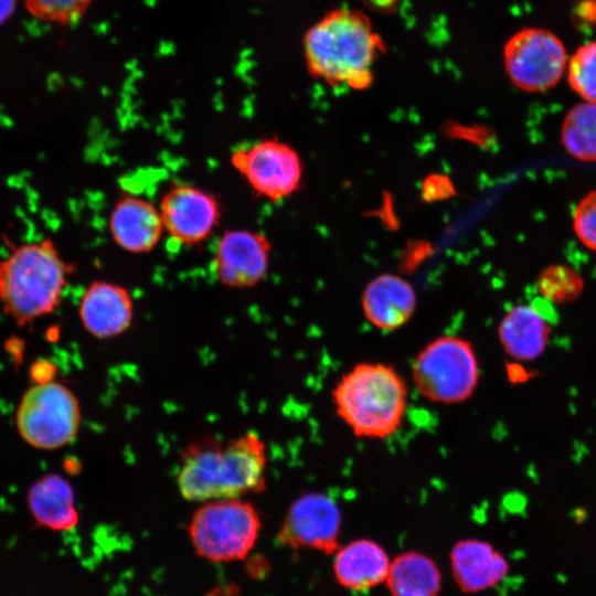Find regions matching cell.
<instances>
[{"instance_id": "6da1fadb", "label": "cell", "mask_w": 596, "mask_h": 596, "mask_svg": "<svg viewBox=\"0 0 596 596\" xmlns=\"http://www.w3.org/2000/svg\"><path fill=\"white\" fill-rule=\"evenodd\" d=\"M304 57L308 73L329 86L354 91L369 88L375 62L385 43L369 17L360 10L337 8L305 33Z\"/></svg>"}, {"instance_id": "7a4b0ae2", "label": "cell", "mask_w": 596, "mask_h": 596, "mask_svg": "<svg viewBox=\"0 0 596 596\" xmlns=\"http://www.w3.org/2000/svg\"><path fill=\"white\" fill-rule=\"evenodd\" d=\"M266 462L265 443L254 433L224 444L200 440L184 450L177 485L189 501L242 498L265 489Z\"/></svg>"}, {"instance_id": "3957f363", "label": "cell", "mask_w": 596, "mask_h": 596, "mask_svg": "<svg viewBox=\"0 0 596 596\" xmlns=\"http://www.w3.org/2000/svg\"><path fill=\"white\" fill-rule=\"evenodd\" d=\"M74 273L54 242L49 238L15 246L0 259V305L3 312L23 327L51 315L60 306Z\"/></svg>"}, {"instance_id": "277c9868", "label": "cell", "mask_w": 596, "mask_h": 596, "mask_svg": "<svg viewBox=\"0 0 596 596\" xmlns=\"http://www.w3.org/2000/svg\"><path fill=\"white\" fill-rule=\"evenodd\" d=\"M340 419L360 438L383 439L401 426L407 407V385L391 365L355 364L332 390Z\"/></svg>"}, {"instance_id": "5b68a950", "label": "cell", "mask_w": 596, "mask_h": 596, "mask_svg": "<svg viewBox=\"0 0 596 596\" xmlns=\"http://www.w3.org/2000/svg\"><path fill=\"white\" fill-rule=\"evenodd\" d=\"M412 375L422 396L451 405L472 396L480 380V368L468 340L441 336L417 353L412 363Z\"/></svg>"}, {"instance_id": "8992f818", "label": "cell", "mask_w": 596, "mask_h": 596, "mask_svg": "<svg viewBox=\"0 0 596 596\" xmlns=\"http://www.w3.org/2000/svg\"><path fill=\"white\" fill-rule=\"evenodd\" d=\"M262 521L242 498L206 501L193 513L189 535L195 552L213 562L244 558L257 541Z\"/></svg>"}, {"instance_id": "52a82bcc", "label": "cell", "mask_w": 596, "mask_h": 596, "mask_svg": "<svg viewBox=\"0 0 596 596\" xmlns=\"http://www.w3.org/2000/svg\"><path fill=\"white\" fill-rule=\"evenodd\" d=\"M15 422L29 445L52 450L74 439L81 424V408L68 387L51 380L41 381L24 393Z\"/></svg>"}, {"instance_id": "ba28073f", "label": "cell", "mask_w": 596, "mask_h": 596, "mask_svg": "<svg viewBox=\"0 0 596 596\" xmlns=\"http://www.w3.org/2000/svg\"><path fill=\"white\" fill-rule=\"evenodd\" d=\"M568 55L563 41L552 31L529 26L512 34L502 52L510 82L526 93H544L565 77Z\"/></svg>"}, {"instance_id": "9c48e42d", "label": "cell", "mask_w": 596, "mask_h": 596, "mask_svg": "<svg viewBox=\"0 0 596 596\" xmlns=\"http://www.w3.org/2000/svg\"><path fill=\"white\" fill-rule=\"evenodd\" d=\"M228 160L251 190L266 200H284L300 187L301 158L294 147L278 138L235 148Z\"/></svg>"}, {"instance_id": "30bf717a", "label": "cell", "mask_w": 596, "mask_h": 596, "mask_svg": "<svg viewBox=\"0 0 596 596\" xmlns=\"http://www.w3.org/2000/svg\"><path fill=\"white\" fill-rule=\"evenodd\" d=\"M164 233L184 246H196L207 241L222 220L219 198L194 184H171L158 204Z\"/></svg>"}, {"instance_id": "8fae6325", "label": "cell", "mask_w": 596, "mask_h": 596, "mask_svg": "<svg viewBox=\"0 0 596 596\" xmlns=\"http://www.w3.org/2000/svg\"><path fill=\"white\" fill-rule=\"evenodd\" d=\"M341 512L337 502L322 492H308L289 507L277 534L281 545L333 554L339 549Z\"/></svg>"}, {"instance_id": "7c38bea8", "label": "cell", "mask_w": 596, "mask_h": 596, "mask_svg": "<svg viewBox=\"0 0 596 596\" xmlns=\"http://www.w3.org/2000/svg\"><path fill=\"white\" fill-rule=\"evenodd\" d=\"M272 254L270 241L249 228H227L219 237L211 262L212 273L222 286L248 289L267 275Z\"/></svg>"}, {"instance_id": "4fadbf2b", "label": "cell", "mask_w": 596, "mask_h": 596, "mask_svg": "<svg viewBox=\"0 0 596 596\" xmlns=\"http://www.w3.org/2000/svg\"><path fill=\"white\" fill-rule=\"evenodd\" d=\"M134 315L131 292L125 286L110 280L91 281L78 304V316L84 329L98 339H109L124 333L131 326Z\"/></svg>"}, {"instance_id": "5bb4252c", "label": "cell", "mask_w": 596, "mask_h": 596, "mask_svg": "<svg viewBox=\"0 0 596 596\" xmlns=\"http://www.w3.org/2000/svg\"><path fill=\"white\" fill-rule=\"evenodd\" d=\"M108 231L120 249L141 255L158 246L164 227L158 205L141 196L126 194L111 206Z\"/></svg>"}, {"instance_id": "9a60e30c", "label": "cell", "mask_w": 596, "mask_h": 596, "mask_svg": "<svg viewBox=\"0 0 596 596\" xmlns=\"http://www.w3.org/2000/svg\"><path fill=\"white\" fill-rule=\"evenodd\" d=\"M416 294L404 278L381 274L372 279L362 295V310L368 321L382 331L403 327L414 315Z\"/></svg>"}, {"instance_id": "2e32d148", "label": "cell", "mask_w": 596, "mask_h": 596, "mask_svg": "<svg viewBox=\"0 0 596 596\" xmlns=\"http://www.w3.org/2000/svg\"><path fill=\"white\" fill-rule=\"evenodd\" d=\"M551 334V323L541 307L517 305L510 308L498 327L499 342L504 352L519 362H531L545 351Z\"/></svg>"}, {"instance_id": "e0dca14e", "label": "cell", "mask_w": 596, "mask_h": 596, "mask_svg": "<svg viewBox=\"0 0 596 596\" xmlns=\"http://www.w3.org/2000/svg\"><path fill=\"white\" fill-rule=\"evenodd\" d=\"M454 578L465 593H478L500 583L508 574L509 564L504 556L490 543L461 540L450 552Z\"/></svg>"}, {"instance_id": "ac0fdd59", "label": "cell", "mask_w": 596, "mask_h": 596, "mask_svg": "<svg viewBox=\"0 0 596 596\" xmlns=\"http://www.w3.org/2000/svg\"><path fill=\"white\" fill-rule=\"evenodd\" d=\"M333 570L339 584L362 590L386 581L390 561L381 545L361 539L338 550Z\"/></svg>"}, {"instance_id": "d6986e66", "label": "cell", "mask_w": 596, "mask_h": 596, "mask_svg": "<svg viewBox=\"0 0 596 596\" xmlns=\"http://www.w3.org/2000/svg\"><path fill=\"white\" fill-rule=\"evenodd\" d=\"M28 503L33 518L50 530H71L78 522L72 486L60 475L39 479L29 491Z\"/></svg>"}, {"instance_id": "ffe728a7", "label": "cell", "mask_w": 596, "mask_h": 596, "mask_svg": "<svg viewBox=\"0 0 596 596\" xmlns=\"http://www.w3.org/2000/svg\"><path fill=\"white\" fill-rule=\"evenodd\" d=\"M386 583L392 596H437L441 576L432 558L412 551L390 564Z\"/></svg>"}, {"instance_id": "44dd1931", "label": "cell", "mask_w": 596, "mask_h": 596, "mask_svg": "<svg viewBox=\"0 0 596 596\" xmlns=\"http://www.w3.org/2000/svg\"><path fill=\"white\" fill-rule=\"evenodd\" d=\"M561 142L574 159L596 162V103L582 100L566 113Z\"/></svg>"}, {"instance_id": "7402d4cb", "label": "cell", "mask_w": 596, "mask_h": 596, "mask_svg": "<svg viewBox=\"0 0 596 596\" xmlns=\"http://www.w3.org/2000/svg\"><path fill=\"white\" fill-rule=\"evenodd\" d=\"M538 289L542 298L549 302L567 304L581 296L584 290V279L579 273L567 265H550L540 274Z\"/></svg>"}, {"instance_id": "603a6c76", "label": "cell", "mask_w": 596, "mask_h": 596, "mask_svg": "<svg viewBox=\"0 0 596 596\" xmlns=\"http://www.w3.org/2000/svg\"><path fill=\"white\" fill-rule=\"evenodd\" d=\"M565 77L582 100L596 103V40L582 44L570 55Z\"/></svg>"}, {"instance_id": "cb8c5ba5", "label": "cell", "mask_w": 596, "mask_h": 596, "mask_svg": "<svg viewBox=\"0 0 596 596\" xmlns=\"http://www.w3.org/2000/svg\"><path fill=\"white\" fill-rule=\"evenodd\" d=\"M93 0H24L28 12L34 18L60 25L77 23Z\"/></svg>"}, {"instance_id": "d4e9b609", "label": "cell", "mask_w": 596, "mask_h": 596, "mask_svg": "<svg viewBox=\"0 0 596 596\" xmlns=\"http://www.w3.org/2000/svg\"><path fill=\"white\" fill-rule=\"evenodd\" d=\"M573 230L578 241L596 253V189L586 193L575 206Z\"/></svg>"}, {"instance_id": "484cf974", "label": "cell", "mask_w": 596, "mask_h": 596, "mask_svg": "<svg viewBox=\"0 0 596 596\" xmlns=\"http://www.w3.org/2000/svg\"><path fill=\"white\" fill-rule=\"evenodd\" d=\"M505 372L508 380L513 384L525 383L532 376V373L526 369L525 363L519 361L508 363Z\"/></svg>"}, {"instance_id": "4316f807", "label": "cell", "mask_w": 596, "mask_h": 596, "mask_svg": "<svg viewBox=\"0 0 596 596\" xmlns=\"http://www.w3.org/2000/svg\"><path fill=\"white\" fill-rule=\"evenodd\" d=\"M17 0H0V25L4 24L14 13Z\"/></svg>"}, {"instance_id": "83f0119b", "label": "cell", "mask_w": 596, "mask_h": 596, "mask_svg": "<svg viewBox=\"0 0 596 596\" xmlns=\"http://www.w3.org/2000/svg\"><path fill=\"white\" fill-rule=\"evenodd\" d=\"M372 1L376 2V4L379 6H385L391 2V0H372Z\"/></svg>"}]
</instances>
